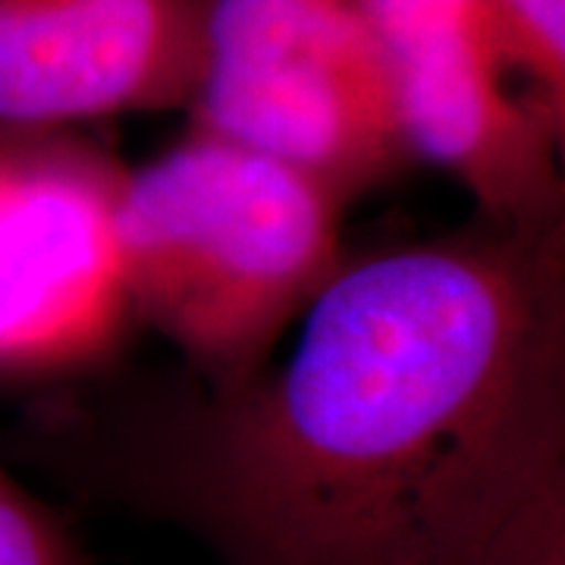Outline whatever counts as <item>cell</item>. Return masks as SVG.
I'll list each match as a JSON object with an SVG mask.
<instances>
[{"label":"cell","mask_w":565,"mask_h":565,"mask_svg":"<svg viewBox=\"0 0 565 565\" xmlns=\"http://www.w3.org/2000/svg\"><path fill=\"white\" fill-rule=\"evenodd\" d=\"M70 471L226 565H565V221L343 262L280 367Z\"/></svg>","instance_id":"cell-1"},{"label":"cell","mask_w":565,"mask_h":565,"mask_svg":"<svg viewBox=\"0 0 565 565\" xmlns=\"http://www.w3.org/2000/svg\"><path fill=\"white\" fill-rule=\"evenodd\" d=\"M343 207L289 163L185 129L122 180L117 243L136 323L177 345L207 390L255 377L345 262Z\"/></svg>","instance_id":"cell-2"},{"label":"cell","mask_w":565,"mask_h":565,"mask_svg":"<svg viewBox=\"0 0 565 565\" xmlns=\"http://www.w3.org/2000/svg\"><path fill=\"white\" fill-rule=\"evenodd\" d=\"M185 114L189 129L289 163L345 204L412 167L359 0H211Z\"/></svg>","instance_id":"cell-3"},{"label":"cell","mask_w":565,"mask_h":565,"mask_svg":"<svg viewBox=\"0 0 565 565\" xmlns=\"http://www.w3.org/2000/svg\"><path fill=\"white\" fill-rule=\"evenodd\" d=\"M126 170L79 132L0 136V390L95 374L139 327L117 243Z\"/></svg>","instance_id":"cell-4"},{"label":"cell","mask_w":565,"mask_h":565,"mask_svg":"<svg viewBox=\"0 0 565 565\" xmlns=\"http://www.w3.org/2000/svg\"><path fill=\"white\" fill-rule=\"evenodd\" d=\"M371 32L412 163L449 173L484 221H565V122L515 88L481 22L408 13L374 22Z\"/></svg>","instance_id":"cell-5"},{"label":"cell","mask_w":565,"mask_h":565,"mask_svg":"<svg viewBox=\"0 0 565 565\" xmlns=\"http://www.w3.org/2000/svg\"><path fill=\"white\" fill-rule=\"evenodd\" d=\"M211 0H0V136L185 110Z\"/></svg>","instance_id":"cell-6"},{"label":"cell","mask_w":565,"mask_h":565,"mask_svg":"<svg viewBox=\"0 0 565 565\" xmlns=\"http://www.w3.org/2000/svg\"><path fill=\"white\" fill-rule=\"evenodd\" d=\"M505 70L565 122V0H484Z\"/></svg>","instance_id":"cell-7"},{"label":"cell","mask_w":565,"mask_h":565,"mask_svg":"<svg viewBox=\"0 0 565 565\" xmlns=\"http://www.w3.org/2000/svg\"><path fill=\"white\" fill-rule=\"evenodd\" d=\"M0 565H95L61 515L0 465Z\"/></svg>","instance_id":"cell-8"},{"label":"cell","mask_w":565,"mask_h":565,"mask_svg":"<svg viewBox=\"0 0 565 565\" xmlns=\"http://www.w3.org/2000/svg\"><path fill=\"white\" fill-rule=\"evenodd\" d=\"M359 7H362L364 20L384 17V13H399V10H444V13H456V17L481 22L490 29L484 0H359ZM490 35H493V29H490Z\"/></svg>","instance_id":"cell-9"}]
</instances>
